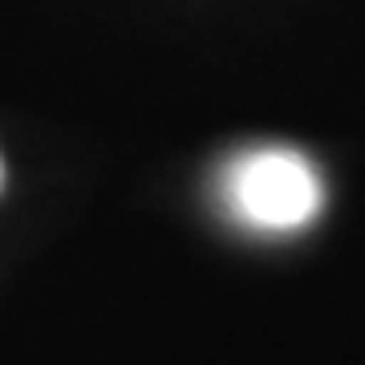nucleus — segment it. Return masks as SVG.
Returning a JSON list of instances; mask_svg holds the SVG:
<instances>
[{
	"instance_id": "1",
	"label": "nucleus",
	"mask_w": 365,
	"mask_h": 365,
	"mask_svg": "<svg viewBox=\"0 0 365 365\" xmlns=\"http://www.w3.org/2000/svg\"><path fill=\"white\" fill-rule=\"evenodd\" d=\"M227 203L252 227L292 232L321 211V179L292 150H252L227 175Z\"/></svg>"
}]
</instances>
